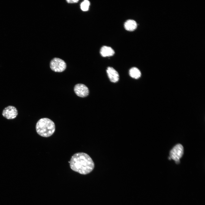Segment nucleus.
I'll list each match as a JSON object with an SVG mask.
<instances>
[{
    "mask_svg": "<svg viewBox=\"0 0 205 205\" xmlns=\"http://www.w3.org/2000/svg\"><path fill=\"white\" fill-rule=\"evenodd\" d=\"M69 162L72 170L83 175L90 173L94 167V163L92 159L84 153H75L72 156Z\"/></svg>",
    "mask_w": 205,
    "mask_h": 205,
    "instance_id": "obj_1",
    "label": "nucleus"
},
{
    "mask_svg": "<svg viewBox=\"0 0 205 205\" xmlns=\"http://www.w3.org/2000/svg\"><path fill=\"white\" fill-rule=\"evenodd\" d=\"M37 134L40 136L48 137L51 136L55 130L54 122L47 118L40 119L37 122L36 126Z\"/></svg>",
    "mask_w": 205,
    "mask_h": 205,
    "instance_id": "obj_2",
    "label": "nucleus"
},
{
    "mask_svg": "<svg viewBox=\"0 0 205 205\" xmlns=\"http://www.w3.org/2000/svg\"><path fill=\"white\" fill-rule=\"evenodd\" d=\"M184 153V148L183 145L178 144L175 146L170 152V157L174 160L177 164L180 162V159L182 157Z\"/></svg>",
    "mask_w": 205,
    "mask_h": 205,
    "instance_id": "obj_3",
    "label": "nucleus"
},
{
    "mask_svg": "<svg viewBox=\"0 0 205 205\" xmlns=\"http://www.w3.org/2000/svg\"><path fill=\"white\" fill-rule=\"evenodd\" d=\"M51 69L56 72H61L66 69V65L65 62L62 59L54 58L52 59L50 64Z\"/></svg>",
    "mask_w": 205,
    "mask_h": 205,
    "instance_id": "obj_4",
    "label": "nucleus"
},
{
    "mask_svg": "<svg viewBox=\"0 0 205 205\" xmlns=\"http://www.w3.org/2000/svg\"><path fill=\"white\" fill-rule=\"evenodd\" d=\"M2 114L4 117L8 119H12L17 116L18 111L15 106L9 105L4 109Z\"/></svg>",
    "mask_w": 205,
    "mask_h": 205,
    "instance_id": "obj_5",
    "label": "nucleus"
},
{
    "mask_svg": "<svg viewBox=\"0 0 205 205\" xmlns=\"http://www.w3.org/2000/svg\"><path fill=\"white\" fill-rule=\"evenodd\" d=\"M74 91L78 96L84 97L87 96L89 94V90L88 87L82 84H78L75 85L74 89Z\"/></svg>",
    "mask_w": 205,
    "mask_h": 205,
    "instance_id": "obj_6",
    "label": "nucleus"
},
{
    "mask_svg": "<svg viewBox=\"0 0 205 205\" xmlns=\"http://www.w3.org/2000/svg\"><path fill=\"white\" fill-rule=\"evenodd\" d=\"M108 77L110 81L112 82L116 83L119 79V75L118 72L114 68L108 67L106 70Z\"/></svg>",
    "mask_w": 205,
    "mask_h": 205,
    "instance_id": "obj_7",
    "label": "nucleus"
},
{
    "mask_svg": "<svg viewBox=\"0 0 205 205\" xmlns=\"http://www.w3.org/2000/svg\"><path fill=\"white\" fill-rule=\"evenodd\" d=\"M100 53L101 55L103 57H109L114 55V52L111 47L104 46L101 48Z\"/></svg>",
    "mask_w": 205,
    "mask_h": 205,
    "instance_id": "obj_8",
    "label": "nucleus"
},
{
    "mask_svg": "<svg viewBox=\"0 0 205 205\" xmlns=\"http://www.w3.org/2000/svg\"><path fill=\"white\" fill-rule=\"evenodd\" d=\"M124 27L125 29L129 31L134 30L137 28L136 22L133 20H127L124 24Z\"/></svg>",
    "mask_w": 205,
    "mask_h": 205,
    "instance_id": "obj_9",
    "label": "nucleus"
},
{
    "mask_svg": "<svg viewBox=\"0 0 205 205\" xmlns=\"http://www.w3.org/2000/svg\"><path fill=\"white\" fill-rule=\"evenodd\" d=\"M130 75L132 78L138 79L140 77L141 73L140 70L136 67L131 68L129 71Z\"/></svg>",
    "mask_w": 205,
    "mask_h": 205,
    "instance_id": "obj_10",
    "label": "nucleus"
},
{
    "mask_svg": "<svg viewBox=\"0 0 205 205\" xmlns=\"http://www.w3.org/2000/svg\"><path fill=\"white\" fill-rule=\"evenodd\" d=\"M89 1L85 0L83 1L81 4V8L83 11H87L88 10L90 5Z\"/></svg>",
    "mask_w": 205,
    "mask_h": 205,
    "instance_id": "obj_11",
    "label": "nucleus"
},
{
    "mask_svg": "<svg viewBox=\"0 0 205 205\" xmlns=\"http://www.w3.org/2000/svg\"><path fill=\"white\" fill-rule=\"evenodd\" d=\"M79 1L78 0H67L66 1L69 3H77Z\"/></svg>",
    "mask_w": 205,
    "mask_h": 205,
    "instance_id": "obj_12",
    "label": "nucleus"
}]
</instances>
